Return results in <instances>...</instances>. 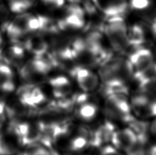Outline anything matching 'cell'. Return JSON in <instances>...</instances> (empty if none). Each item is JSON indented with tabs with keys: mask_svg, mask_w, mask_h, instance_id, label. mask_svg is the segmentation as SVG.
Instances as JSON below:
<instances>
[{
	"mask_svg": "<svg viewBox=\"0 0 156 155\" xmlns=\"http://www.w3.org/2000/svg\"><path fill=\"white\" fill-rule=\"evenodd\" d=\"M55 67L49 53L43 56H29L17 70L19 85H41Z\"/></svg>",
	"mask_w": 156,
	"mask_h": 155,
	"instance_id": "obj_1",
	"label": "cell"
},
{
	"mask_svg": "<svg viewBox=\"0 0 156 155\" xmlns=\"http://www.w3.org/2000/svg\"><path fill=\"white\" fill-rule=\"evenodd\" d=\"M40 22L38 15L29 12L17 14L10 19L4 31L6 41L22 43L26 38L39 32Z\"/></svg>",
	"mask_w": 156,
	"mask_h": 155,
	"instance_id": "obj_2",
	"label": "cell"
},
{
	"mask_svg": "<svg viewBox=\"0 0 156 155\" xmlns=\"http://www.w3.org/2000/svg\"><path fill=\"white\" fill-rule=\"evenodd\" d=\"M102 31L114 50L122 52L129 45L127 40V27L123 16L108 17L102 26Z\"/></svg>",
	"mask_w": 156,
	"mask_h": 155,
	"instance_id": "obj_3",
	"label": "cell"
},
{
	"mask_svg": "<svg viewBox=\"0 0 156 155\" xmlns=\"http://www.w3.org/2000/svg\"><path fill=\"white\" fill-rule=\"evenodd\" d=\"M105 98V112L109 117L126 123L134 118L132 114V108L127 95L117 94Z\"/></svg>",
	"mask_w": 156,
	"mask_h": 155,
	"instance_id": "obj_4",
	"label": "cell"
},
{
	"mask_svg": "<svg viewBox=\"0 0 156 155\" xmlns=\"http://www.w3.org/2000/svg\"><path fill=\"white\" fill-rule=\"evenodd\" d=\"M29 56L22 43L5 40L0 52V61L17 70Z\"/></svg>",
	"mask_w": 156,
	"mask_h": 155,
	"instance_id": "obj_5",
	"label": "cell"
},
{
	"mask_svg": "<svg viewBox=\"0 0 156 155\" xmlns=\"http://www.w3.org/2000/svg\"><path fill=\"white\" fill-rule=\"evenodd\" d=\"M19 85L17 71L0 61V100L5 101Z\"/></svg>",
	"mask_w": 156,
	"mask_h": 155,
	"instance_id": "obj_6",
	"label": "cell"
},
{
	"mask_svg": "<svg viewBox=\"0 0 156 155\" xmlns=\"http://www.w3.org/2000/svg\"><path fill=\"white\" fill-rule=\"evenodd\" d=\"M128 61L135 79L149 70L154 64V57L151 50L139 46L130 54Z\"/></svg>",
	"mask_w": 156,
	"mask_h": 155,
	"instance_id": "obj_7",
	"label": "cell"
},
{
	"mask_svg": "<svg viewBox=\"0 0 156 155\" xmlns=\"http://www.w3.org/2000/svg\"><path fill=\"white\" fill-rule=\"evenodd\" d=\"M58 22L60 31L82 29L85 26V11L77 3H71L66 7L65 16Z\"/></svg>",
	"mask_w": 156,
	"mask_h": 155,
	"instance_id": "obj_8",
	"label": "cell"
},
{
	"mask_svg": "<svg viewBox=\"0 0 156 155\" xmlns=\"http://www.w3.org/2000/svg\"><path fill=\"white\" fill-rule=\"evenodd\" d=\"M71 74L83 92H92L99 87V77L88 67L80 65L75 66L71 69Z\"/></svg>",
	"mask_w": 156,
	"mask_h": 155,
	"instance_id": "obj_9",
	"label": "cell"
},
{
	"mask_svg": "<svg viewBox=\"0 0 156 155\" xmlns=\"http://www.w3.org/2000/svg\"><path fill=\"white\" fill-rule=\"evenodd\" d=\"M77 117L83 121L90 122L96 117L98 113V105L91 100L90 95L87 92L76 95L74 106Z\"/></svg>",
	"mask_w": 156,
	"mask_h": 155,
	"instance_id": "obj_10",
	"label": "cell"
},
{
	"mask_svg": "<svg viewBox=\"0 0 156 155\" xmlns=\"http://www.w3.org/2000/svg\"><path fill=\"white\" fill-rule=\"evenodd\" d=\"M22 44L30 56H43L49 51V45L44 36L40 32L34 33L26 38Z\"/></svg>",
	"mask_w": 156,
	"mask_h": 155,
	"instance_id": "obj_11",
	"label": "cell"
},
{
	"mask_svg": "<svg viewBox=\"0 0 156 155\" xmlns=\"http://www.w3.org/2000/svg\"><path fill=\"white\" fill-rule=\"evenodd\" d=\"M115 126L110 121L106 120L98 128L90 131L89 146L99 148L100 146L111 142L112 136L115 131Z\"/></svg>",
	"mask_w": 156,
	"mask_h": 155,
	"instance_id": "obj_12",
	"label": "cell"
},
{
	"mask_svg": "<svg viewBox=\"0 0 156 155\" xmlns=\"http://www.w3.org/2000/svg\"><path fill=\"white\" fill-rule=\"evenodd\" d=\"M137 142V137L130 128L115 130L112 136L111 142L120 151L127 153L133 148Z\"/></svg>",
	"mask_w": 156,
	"mask_h": 155,
	"instance_id": "obj_13",
	"label": "cell"
},
{
	"mask_svg": "<svg viewBox=\"0 0 156 155\" xmlns=\"http://www.w3.org/2000/svg\"><path fill=\"white\" fill-rule=\"evenodd\" d=\"M96 7L107 17L123 16L127 12V0H93Z\"/></svg>",
	"mask_w": 156,
	"mask_h": 155,
	"instance_id": "obj_14",
	"label": "cell"
},
{
	"mask_svg": "<svg viewBox=\"0 0 156 155\" xmlns=\"http://www.w3.org/2000/svg\"><path fill=\"white\" fill-rule=\"evenodd\" d=\"M47 84L51 88L52 95L55 99L66 97L71 94L72 85L68 77L58 75L47 79Z\"/></svg>",
	"mask_w": 156,
	"mask_h": 155,
	"instance_id": "obj_15",
	"label": "cell"
},
{
	"mask_svg": "<svg viewBox=\"0 0 156 155\" xmlns=\"http://www.w3.org/2000/svg\"><path fill=\"white\" fill-rule=\"evenodd\" d=\"M90 131L83 126L77 130L72 129L68 143V148L72 152H79L89 146Z\"/></svg>",
	"mask_w": 156,
	"mask_h": 155,
	"instance_id": "obj_16",
	"label": "cell"
},
{
	"mask_svg": "<svg viewBox=\"0 0 156 155\" xmlns=\"http://www.w3.org/2000/svg\"><path fill=\"white\" fill-rule=\"evenodd\" d=\"M101 92L105 97L108 96L122 94L129 95V88H128L126 81L121 79H109L103 81L101 88Z\"/></svg>",
	"mask_w": 156,
	"mask_h": 155,
	"instance_id": "obj_17",
	"label": "cell"
},
{
	"mask_svg": "<svg viewBox=\"0 0 156 155\" xmlns=\"http://www.w3.org/2000/svg\"><path fill=\"white\" fill-rule=\"evenodd\" d=\"M132 111L139 118H149V100L144 94L140 92L133 96L130 102Z\"/></svg>",
	"mask_w": 156,
	"mask_h": 155,
	"instance_id": "obj_18",
	"label": "cell"
},
{
	"mask_svg": "<svg viewBox=\"0 0 156 155\" xmlns=\"http://www.w3.org/2000/svg\"><path fill=\"white\" fill-rule=\"evenodd\" d=\"M127 40L129 45L139 47L146 41L145 32L143 27L138 24L133 25L127 32Z\"/></svg>",
	"mask_w": 156,
	"mask_h": 155,
	"instance_id": "obj_19",
	"label": "cell"
},
{
	"mask_svg": "<svg viewBox=\"0 0 156 155\" xmlns=\"http://www.w3.org/2000/svg\"><path fill=\"white\" fill-rule=\"evenodd\" d=\"M8 10L12 13L26 12L34 5L36 0H7Z\"/></svg>",
	"mask_w": 156,
	"mask_h": 155,
	"instance_id": "obj_20",
	"label": "cell"
},
{
	"mask_svg": "<svg viewBox=\"0 0 156 155\" xmlns=\"http://www.w3.org/2000/svg\"><path fill=\"white\" fill-rule=\"evenodd\" d=\"M21 155H54L52 152L39 142L32 143L25 148Z\"/></svg>",
	"mask_w": 156,
	"mask_h": 155,
	"instance_id": "obj_21",
	"label": "cell"
},
{
	"mask_svg": "<svg viewBox=\"0 0 156 155\" xmlns=\"http://www.w3.org/2000/svg\"><path fill=\"white\" fill-rule=\"evenodd\" d=\"M151 0H130L129 6L133 10L143 11L151 7Z\"/></svg>",
	"mask_w": 156,
	"mask_h": 155,
	"instance_id": "obj_22",
	"label": "cell"
},
{
	"mask_svg": "<svg viewBox=\"0 0 156 155\" xmlns=\"http://www.w3.org/2000/svg\"><path fill=\"white\" fill-rule=\"evenodd\" d=\"M144 95L147 96L149 100V117H156V91L146 93Z\"/></svg>",
	"mask_w": 156,
	"mask_h": 155,
	"instance_id": "obj_23",
	"label": "cell"
},
{
	"mask_svg": "<svg viewBox=\"0 0 156 155\" xmlns=\"http://www.w3.org/2000/svg\"><path fill=\"white\" fill-rule=\"evenodd\" d=\"M8 120L5 101L0 100V129L7 124Z\"/></svg>",
	"mask_w": 156,
	"mask_h": 155,
	"instance_id": "obj_24",
	"label": "cell"
},
{
	"mask_svg": "<svg viewBox=\"0 0 156 155\" xmlns=\"http://www.w3.org/2000/svg\"><path fill=\"white\" fill-rule=\"evenodd\" d=\"M99 155H122L119 150L114 146H105L100 153Z\"/></svg>",
	"mask_w": 156,
	"mask_h": 155,
	"instance_id": "obj_25",
	"label": "cell"
},
{
	"mask_svg": "<svg viewBox=\"0 0 156 155\" xmlns=\"http://www.w3.org/2000/svg\"><path fill=\"white\" fill-rule=\"evenodd\" d=\"M44 4L51 8H61L65 4V0H42Z\"/></svg>",
	"mask_w": 156,
	"mask_h": 155,
	"instance_id": "obj_26",
	"label": "cell"
},
{
	"mask_svg": "<svg viewBox=\"0 0 156 155\" xmlns=\"http://www.w3.org/2000/svg\"><path fill=\"white\" fill-rule=\"evenodd\" d=\"M5 43V38L4 36V33L2 32V30L0 29V52H1L3 46H4Z\"/></svg>",
	"mask_w": 156,
	"mask_h": 155,
	"instance_id": "obj_27",
	"label": "cell"
},
{
	"mask_svg": "<svg viewBox=\"0 0 156 155\" xmlns=\"http://www.w3.org/2000/svg\"><path fill=\"white\" fill-rule=\"evenodd\" d=\"M149 129L150 131L151 132V133L156 136V119H155L154 121L149 126Z\"/></svg>",
	"mask_w": 156,
	"mask_h": 155,
	"instance_id": "obj_28",
	"label": "cell"
},
{
	"mask_svg": "<svg viewBox=\"0 0 156 155\" xmlns=\"http://www.w3.org/2000/svg\"><path fill=\"white\" fill-rule=\"evenodd\" d=\"M151 28H152L153 32H154V35L156 36V16H155V17H154V18H153Z\"/></svg>",
	"mask_w": 156,
	"mask_h": 155,
	"instance_id": "obj_29",
	"label": "cell"
},
{
	"mask_svg": "<svg viewBox=\"0 0 156 155\" xmlns=\"http://www.w3.org/2000/svg\"><path fill=\"white\" fill-rule=\"evenodd\" d=\"M147 155H156V144L153 146L152 147L149 149Z\"/></svg>",
	"mask_w": 156,
	"mask_h": 155,
	"instance_id": "obj_30",
	"label": "cell"
},
{
	"mask_svg": "<svg viewBox=\"0 0 156 155\" xmlns=\"http://www.w3.org/2000/svg\"><path fill=\"white\" fill-rule=\"evenodd\" d=\"M151 70H152V72H153V74H154V75L156 77V64L154 63V66H153L152 68H151Z\"/></svg>",
	"mask_w": 156,
	"mask_h": 155,
	"instance_id": "obj_31",
	"label": "cell"
},
{
	"mask_svg": "<svg viewBox=\"0 0 156 155\" xmlns=\"http://www.w3.org/2000/svg\"><path fill=\"white\" fill-rule=\"evenodd\" d=\"M83 155H86V154H83Z\"/></svg>",
	"mask_w": 156,
	"mask_h": 155,
	"instance_id": "obj_32",
	"label": "cell"
}]
</instances>
